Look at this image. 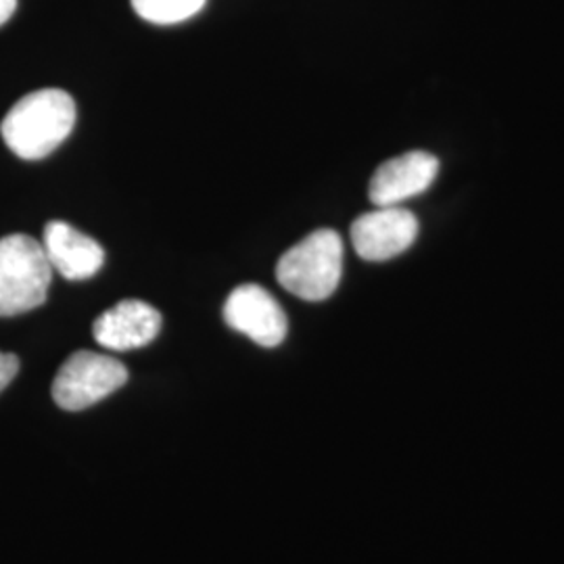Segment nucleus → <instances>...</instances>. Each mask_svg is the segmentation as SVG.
<instances>
[{"label":"nucleus","mask_w":564,"mask_h":564,"mask_svg":"<svg viewBox=\"0 0 564 564\" xmlns=\"http://www.w3.org/2000/svg\"><path fill=\"white\" fill-rule=\"evenodd\" d=\"M18 9V0H0V25L11 20Z\"/></svg>","instance_id":"f8f14e48"},{"label":"nucleus","mask_w":564,"mask_h":564,"mask_svg":"<svg viewBox=\"0 0 564 564\" xmlns=\"http://www.w3.org/2000/svg\"><path fill=\"white\" fill-rule=\"evenodd\" d=\"M343 274V241L335 230H316L291 247L276 265L282 286L305 302L328 300Z\"/></svg>","instance_id":"f03ea898"},{"label":"nucleus","mask_w":564,"mask_h":564,"mask_svg":"<svg viewBox=\"0 0 564 564\" xmlns=\"http://www.w3.org/2000/svg\"><path fill=\"white\" fill-rule=\"evenodd\" d=\"M53 268L42 242L28 235L0 239V318L20 316L46 302Z\"/></svg>","instance_id":"7ed1b4c3"},{"label":"nucleus","mask_w":564,"mask_h":564,"mask_svg":"<svg viewBox=\"0 0 564 564\" xmlns=\"http://www.w3.org/2000/svg\"><path fill=\"white\" fill-rule=\"evenodd\" d=\"M126 381L128 370L120 360L95 351H76L53 381V400L67 412H80L109 398Z\"/></svg>","instance_id":"20e7f679"},{"label":"nucleus","mask_w":564,"mask_h":564,"mask_svg":"<svg viewBox=\"0 0 564 564\" xmlns=\"http://www.w3.org/2000/svg\"><path fill=\"white\" fill-rule=\"evenodd\" d=\"M419 237V220L412 212L377 207L351 224V242L366 262H387L408 251Z\"/></svg>","instance_id":"39448f33"},{"label":"nucleus","mask_w":564,"mask_h":564,"mask_svg":"<svg viewBox=\"0 0 564 564\" xmlns=\"http://www.w3.org/2000/svg\"><path fill=\"white\" fill-rule=\"evenodd\" d=\"M162 330V314L141 300H126L93 324L97 343L111 351H130L153 341Z\"/></svg>","instance_id":"6e6552de"},{"label":"nucleus","mask_w":564,"mask_h":564,"mask_svg":"<svg viewBox=\"0 0 564 564\" xmlns=\"http://www.w3.org/2000/svg\"><path fill=\"white\" fill-rule=\"evenodd\" d=\"M18 372H20V358L13 354L0 351V391L9 387V383L18 377Z\"/></svg>","instance_id":"9b49d317"},{"label":"nucleus","mask_w":564,"mask_h":564,"mask_svg":"<svg viewBox=\"0 0 564 564\" xmlns=\"http://www.w3.org/2000/svg\"><path fill=\"white\" fill-rule=\"evenodd\" d=\"M224 321L262 347L281 345L289 330L281 303L260 284L237 286L224 303Z\"/></svg>","instance_id":"423d86ee"},{"label":"nucleus","mask_w":564,"mask_h":564,"mask_svg":"<svg viewBox=\"0 0 564 564\" xmlns=\"http://www.w3.org/2000/svg\"><path fill=\"white\" fill-rule=\"evenodd\" d=\"M205 2L207 0H132V7L142 20L172 25L195 18Z\"/></svg>","instance_id":"9d476101"},{"label":"nucleus","mask_w":564,"mask_h":564,"mask_svg":"<svg viewBox=\"0 0 564 564\" xmlns=\"http://www.w3.org/2000/svg\"><path fill=\"white\" fill-rule=\"evenodd\" d=\"M440 174V160L424 151H410L384 162L372 176L368 197L377 207H395L423 195Z\"/></svg>","instance_id":"0eeeda50"},{"label":"nucleus","mask_w":564,"mask_h":564,"mask_svg":"<svg viewBox=\"0 0 564 564\" xmlns=\"http://www.w3.org/2000/svg\"><path fill=\"white\" fill-rule=\"evenodd\" d=\"M76 102L59 88H42L15 102L0 123L7 147L21 160H42L65 141L76 126Z\"/></svg>","instance_id":"f257e3e1"},{"label":"nucleus","mask_w":564,"mask_h":564,"mask_svg":"<svg viewBox=\"0 0 564 564\" xmlns=\"http://www.w3.org/2000/svg\"><path fill=\"white\" fill-rule=\"evenodd\" d=\"M42 249L53 272L65 281H86L105 263L101 245L67 223H48L42 235Z\"/></svg>","instance_id":"1a4fd4ad"}]
</instances>
